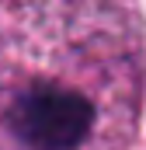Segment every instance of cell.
Here are the masks:
<instances>
[{
	"mask_svg": "<svg viewBox=\"0 0 146 150\" xmlns=\"http://www.w3.org/2000/svg\"><path fill=\"white\" fill-rule=\"evenodd\" d=\"M143 70L132 0H0V150H129Z\"/></svg>",
	"mask_w": 146,
	"mask_h": 150,
	"instance_id": "6da1fadb",
	"label": "cell"
}]
</instances>
